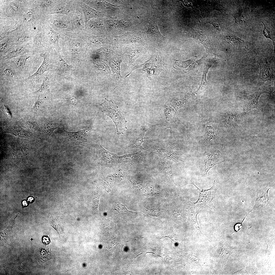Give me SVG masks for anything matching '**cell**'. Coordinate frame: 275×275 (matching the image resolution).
Here are the masks:
<instances>
[{"mask_svg":"<svg viewBox=\"0 0 275 275\" xmlns=\"http://www.w3.org/2000/svg\"><path fill=\"white\" fill-rule=\"evenodd\" d=\"M100 105L103 108L102 112L111 118L115 123L117 134H123L127 129V122L123 114L118 109V107L112 101H109L106 99Z\"/></svg>","mask_w":275,"mask_h":275,"instance_id":"cell-1","label":"cell"},{"mask_svg":"<svg viewBox=\"0 0 275 275\" xmlns=\"http://www.w3.org/2000/svg\"><path fill=\"white\" fill-rule=\"evenodd\" d=\"M166 65V63L159 57L157 50L144 64L133 68L131 73L135 69L141 68L143 71L146 73L147 77L151 80L152 78L159 74Z\"/></svg>","mask_w":275,"mask_h":275,"instance_id":"cell-2","label":"cell"},{"mask_svg":"<svg viewBox=\"0 0 275 275\" xmlns=\"http://www.w3.org/2000/svg\"><path fill=\"white\" fill-rule=\"evenodd\" d=\"M96 155L95 160L102 165L112 166L119 164V156L109 152L104 148L100 145L99 140L96 142Z\"/></svg>","mask_w":275,"mask_h":275,"instance_id":"cell-3","label":"cell"},{"mask_svg":"<svg viewBox=\"0 0 275 275\" xmlns=\"http://www.w3.org/2000/svg\"><path fill=\"white\" fill-rule=\"evenodd\" d=\"M43 59V61L36 72L31 75L29 76L25 80L31 84L38 81L42 76L45 72L49 70L50 68V61L49 52L46 51L40 54Z\"/></svg>","mask_w":275,"mask_h":275,"instance_id":"cell-4","label":"cell"},{"mask_svg":"<svg viewBox=\"0 0 275 275\" xmlns=\"http://www.w3.org/2000/svg\"><path fill=\"white\" fill-rule=\"evenodd\" d=\"M62 134L76 145L85 146L88 143L86 130H84L75 132H70L62 130Z\"/></svg>","mask_w":275,"mask_h":275,"instance_id":"cell-5","label":"cell"},{"mask_svg":"<svg viewBox=\"0 0 275 275\" xmlns=\"http://www.w3.org/2000/svg\"><path fill=\"white\" fill-rule=\"evenodd\" d=\"M158 145V146H155L152 149V151L153 152L163 158L174 161H182L178 155L172 148L164 146Z\"/></svg>","mask_w":275,"mask_h":275,"instance_id":"cell-6","label":"cell"},{"mask_svg":"<svg viewBox=\"0 0 275 275\" xmlns=\"http://www.w3.org/2000/svg\"><path fill=\"white\" fill-rule=\"evenodd\" d=\"M259 64L260 67L259 77V83L263 84L266 81L271 80L272 75L270 64L266 59L260 60L259 61Z\"/></svg>","mask_w":275,"mask_h":275,"instance_id":"cell-7","label":"cell"},{"mask_svg":"<svg viewBox=\"0 0 275 275\" xmlns=\"http://www.w3.org/2000/svg\"><path fill=\"white\" fill-rule=\"evenodd\" d=\"M202 59H201L195 61V59L192 58L183 61L176 60L175 62L173 67L176 69L182 70L186 72V71L198 67L201 63Z\"/></svg>","mask_w":275,"mask_h":275,"instance_id":"cell-8","label":"cell"},{"mask_svg":"<svg viewBox=\"0 0 275 275\" xmlns=\"http://www.w3.org/2000/svg\"><path fill=\"white\" fill-rule=\"evenodd\" d=\"M65 41L67 42L71 54L73 57H76L81 54L83 42V40L79 38H72L66 37Z\"/></svg>","mask_w":275,"mask_h":275,"instance_id":"cell-9","label":"cell"},{"mask_svg":"<svg viewBox=\"0 0 275 275\" xmlns=\"http://www.w3.org/2000/svg\"><path fill=\"white\" fill-rule=\"evenodd\" d=\"M144 159V155L141 152L119 156V164H126L130 165L140 163Z\"/></svg>","mask_w":275,"mask_h":275,"instance_id":"cell-10","label":"cell"},{"mask_svg":"<svg viewBox=\"0 0 275 275\" xmlns=\"http://www.w3.org/2000/svg\"><path fill=\"white\" fill-rule=\"evenodd\" d=\"M194 31L196 37L205 47L207 52L209 54L213 53V50L211 43L208 36L204 31L194 29Z\"/></svg>","mask_w":275,"mask_h":275,"instance_id":"cell-11","label":"cell"},{"mask_svg":"<svg viewBox=\"0 0 275 275\" xmlns=\"http://www.w3.org/2000/svg\"><path fill=\"white\" fill-rule=\"evenodd\" d=\"M80 5L85 16L86 24L91 19L102 16L101 12L94 9L84 2H80Z\"/></svg>","mask_w":275,"mask_h":275,"instance_id":"cell-12","label":"cell"},{"mask_svg":"<svg viewBox=\"0 0 275 275\" xmlns=\"http://www.w3.org/2000/svg\"><path fill=\"white\" fill-rule=\"evenodd\" d=\"M158 168L163 177L170 183H174L172 168L169 163L165 161H160Z\"/></svg>","mask_w":275,"mask_h":275,"instance_id":"cell-13","label":"cell"},{"mask_svg":"<svg viewBox=\"0 0 275 275\" xmlns=\"http://www.w3.org/2000/svg\"><path fill=\"white\" fill-rule=\"evenodd\" d=\"M263 93L259 89L257 91L249 96L247 98L246 105L248 111L253 108L260 110V107L258 103V99Z\"/></svg>","mask_w":275,"mask_h":275,"instance_id":"cell-14","label":"cell"},{"mask_svg":"<svg viewBox=\"0 0 275 275\" xmlns=\"http://www.w3.org/2000/svg\"><path fill=\"white\" fill-rule=\"evenodd\" d=\"M0 76L1 79L8 81H13L18 79L13 69L7 65L1 68Z\"/></svg>","mask_w":275,"mask_h":275,"instance_id":"cell-15","label":"cell"},{"mask_svg":"<svg viewBox=\"0 0 275 275\" xmlns=\"http://www.w3.org/2000/svg\"><path fill=\"white\" fill-rule=\"evenodd\" d=\"M146 33L149 37L153 39L163 40L165 38L160 33L157 24L154 21H151L149 23Z\"/></svg>","mask_w":275,"mask_h":275,"instance_id":"cell-16","label":"cell"},{"mask_svg":"<svg viewBox=\"0 0 275 275\" xmlns=\"http://www.w3.org/2000/svg\"><path fill=\"white\" fill-rule=\"evenodd\" d=\"M270 188L268 187L261 188L257 194L255 205L257 207L263 206L268 204L269 202V198L268 195V191Z\"/></svg>","mask_w":275,"mask_h":275,"instance_id":"cell-17","label":"cell"},{"mask_svg":"<svg viewBox=\"0 0 275 275\" xmlns=\"http://www.w3.org/2000/svg\"><path fill=\"white\" fill-rule=\"evenodd\" d=\"M85 3H87L90 5L94 8L99 9H114L118 6L114 5L108 3L106 1L102 0L85 1Z\"/></svg>","mask_w":275,"mask_h":275,"instance_id":"cell-18","label":"cell"},{"mask_svg":"<svg viewBox=\"0 0 275 275\" xmlns=\"http://www.w3.org/2000/svg\"><path fill=\"white\" fill-rule=\"evenodd\" d=\"M30 57L28 55H23L13 58L12 62L18 70L22 71L26 69L27 61Z\"/></svg>","mask_w":275,"mask_h":275,"instance_id":"cell-19","label":"cell"},{"mask_svg":"<svg viewBox=\"0 0 275 275\" xmlns=\"http://www.w3.org/2000/svg\"><path fill=\"white\" fill-rule=\"evenodd\" d=\"M71 23L74 28L78 30H82L85 28V23L83 16L80 11L75 12L71 20Z\"/></svg>","mask_w":275,"mask_h":275,"instance_id":"cell-20","label":"cell"},{"mask_svg":"<svg viewBox=\"0 0 275 275\" xmlns=\"http://www.w3.org/2000/svg\"><path fill=\"white\" fill-rule=\"evenodd\" d=\"M28 50L23 46L17 47L3 57V60H8L22 55Z\"/></svg>","mask_w":275,"mask_h":275,"instance_id":"cell-21","label":"cell"},{"mask_svg":"<svg viewBox=\"0 0 275 275\" xmlns=\"http://www.w3.org/2000/svg\"><path fill=\"white\" fill-rule=\"evenodd\" d=\"M47 34L50 41L53 44L55 48L57 50L59 51L60 49L59 41V39L61 38L60 33L55 31L52 28L49 26L47 30Z\"/></svg>","mask_w":275,"mask_h":275,"instance_id":"cell-22","label":"cell"},{"mask_svg":"<svg viewBox=\"0 0 275 275\" xmlns=\"http://www.w3.org/2000/svg\"><path fill=\"white\" fill-rule=\"evenodd\" d=\"M145 50V48L142 46H136L131 49L128 55V66L131 65L136 59L144 52Z\"/></svg>","mask_w":275,"mask_h":275,"instance_id":"cell-23","label":"cell"},{"mask_svg":"<svg viewBox=\"0 0 275 275\" xmlns=\"http://www.w3.org/2000/svg\"><path fill=\"white\" fill-rule=\"evenodd\" d=\"M57 125L50 121H47L43 124V132L45 136L49 138L53 131L57 128Z\"/></svg>","mask_w":275,"mask_h":275,"instance_id":"cell-24","label":"cell"},{"mask_svg":"<svg viewBox=\"0 0 275 275\" xmlns=\"http://www.w3.org/2000/svg\"><path fill=\"white\" fill-rule=\"evenodd\" d=\"M122 61L120 59H114L110 62L112 71L116 77L118 79L122 78L120 73V65Z\"/></svg>","mask_w":275,"mask_h":275,"instance_id":"cell-25","label":"cell"},{"mask_svg":"<svg viewBox=\"0 0 275 275\" xmlns=\"http://www.w3.org/2000/svg\"><path fill=\"white\" fill-rule=\"evenodd\" d=\"M216 155H210L206 156L205 158L204 162L205 163V169L206 174L209 170L214 165L218 164V160H217Z\"/></svg>","mask_w":275,"mask_h":275,"instance_id":"cell-26","label":"cell"},{"mask_svg":"<svg viewBox=\"0 0 275 275\" xmlns=\"http://www.w3.org/2000/svg\"><path fill=\"white\" fill-rule=\"evenodd\" d=\"M225 38L228 43L231 45H238L249 43L232 34L227 35Z\"/></svg>","mask_w":275,"mask_h":275,"instance_id":"cell-27","label":"cell"},{"mask_svg":"<svg viewBox=\"0 0 275 275\" xmlns=\"http://www.w3.org/2000/svg\"><path fill=\"white\" fill-rule=\"evenodd\" d=\"M56 58L58 65L62 71L66 73H68L71 72L72 70V66L68 65L59 54H56Z\"/></svg>","mask_w":275,"mask_h":275,"instance_id":"cell-28","label":"cell"},{"mask_svg":"<svg viewBox=\"0 0 275 275\" xmlns=\"http://www.w3.org/2000/svg\"><path fill=\"white\" fill-rule=\"evenodd\" d=\"M50 78L49 76H45L43 78L42 83L38 89L34 93H39L44 92H50Z\"/></svg>","mask_w":275,"mask_h":275,"instance_id":"cell-29","label":"cell"},{"mask_svg":"<svg viewBox=\"0 0 275 275\" xmlns=\"http://www.w3.org/2000/svg\"><path fill=\"white\" fill-rule=\"evenodd\" d=\"M49 221L50 226L56 230L60 236L63 232V229L58 217H54L51 215Z\"/></svg>","mask_w":275,"mask_h":275,"instance_id":"cell-30","label":"cell"},{"mask_svg":"<svg viewBox=\"0 0 275 275\" xmlns=\"http://www.w3.org/2000/svg\"><path fill=\"white\" fill-rule=\"evenodd\" d=\"M70 12V7L68 5L65 4L57 5L52 10V13H59L68 15Z\"/></svg>","mask_w":275,"mask_h":275,"instance_id":"cell-31","label":"cell"},{"mask_svg":"<svg viewBox=\"0 0 275 275\" xmlns=\"http://www.w3.org/2000/svg\"><path fill=\"white\" fill-rule=\"evenodd\" d=\"M8 131V132L21 137L27 138L29 136L27 132L19 127L11 128Z\"/></svg>","mask_w":275,"mask_h":275,"instance_id":"cell-32","label":"cell"},{"mask_svg":"<svg viewBox=\"0 0 275 275\" xmlns=\"http://www.w3.org/2000/svg\"><path fill=\"white\" fill-rule=\"evenodd\" d=\"M145 133V131L142 132L139 136L132 142L130 145V147L132 148H138L146 150L142 146L143 142L145 141L143 140V138Z\"/></svg>","mask_w":275,"mask_h":275,"instance_id":"cell-33","label":"cell"},{"mask_svg":"<svg viewBox=\"0 0 275 275\" xmlns=\"http://www.w3.org/2000/svg\"><path fill=\"white\" fill-rule=\"evenodd\" d=\"M100 195V190L97 189L94 194L92 205L93 212L96 214H98V207Z\"/></svg>","mask_w":275,"mask_h":275,"instance_id":"cell-34","label":"cell"},{"mask_svg":"<svg viewBox=\"0 0 275 275\" xmlns=\"http://www.w3.org/2000/svg\"><path fill=\"white\" fill-rule=\"evenodd\" d=\"M128 179L131 183L134 189L136 191H140L143 187V184L129 175H127Z\"/></svg>","mask_w":275,"mask_h":275,"instance_id":"cell-35","label":"cell"},{"mask_svg":"<svg viewBox=\"0 0 275 275\" xmlns=\"http://www.w3.org/2000/svg\"><path fill=\"white\" fill-rule=\"evenodd\" d=\"M89 27L92 29L95 30H100L103 27V22L99 19H97L91 21L89 24Z\"/></svg>","mask_w":275,"mask_h":275,"instance_id":"cell-36","label":"cell"},{"mask_svg":"<svg viewBox=\"0 0 275 275\" xmlns=\"http://www.w3.org/2000/svg\"><path fill=\"white\" fill-rule=\"evenodd\" d=\"M207 23H209L212 25L218 31H223L224 27L221 23L215 18L211 19L207 21Z\"/></svg>","mask_w":275,"mask_h":275,"instance_id":"cell-37","label":"cell"},{"mask_svg":"<svg viewBox=\"0 0 275 275\" xmlns=\"http://www.w3.org/2000/svg\"><path fill=\"white\" fill-rule=\"evenodd\" d=\"M53 24L56 27L61 29H66L68 27L67 22L64 19H55L53 21Z\"/></svg>","mask_w":275,"mask_h":275,"instance_id":"cell-38","label":"cell"},{"mask_svg":"<svg viewBox=\"0 0 275 275\" xmlns=\"http://www.w3.org/2000/svg\"><path fill=\"white\" fill-rule=\"evenodd\" d=\"M116 208L117 211H118V212L119 213H124L128 215H134L136 214L135 212L128 210L124 204L120 203H118Z\"/></svg>","mask_w":275,"mask_h":275,"instance_id":"cell-39","label":"cell"},{"mask_svg":"<svg viewBox=\"0 0 275 275\" xmlns=\"http://www.w3.org/2000/svg\"><path fill=\"white\" fill-rule=\"evenodd\" d=\"M261 22L263 23L264 25V28L263 31V33L264 36L266 38H268L271 39L272 41L274 46V51L273 55L272 58L273 59L275 53V41L273 37L272 34L270 31L267 28V27L265 25L264 23L262 21Z\"/></svg>","mask_w":275,"mask_h":275,"instance_id":"cell-40","label":"cell"},{"mask_svg":"<svg viewBox=\"0 0 275 275\" xmlns=\"http://www.w3.org/2000/svg\"><path fill=\"white\" fill-rule=\"evenodd\" d=\"M88 41L94 44H102L105 43L104 40L102 38L95 36H90L88 38Z\"/></svg>","mask_w":275,"mask_h":275,"instance_id":"cell-41","label":"cell"},{"mask_svg":"<svg viewBox=\"0 0 275 275\" xmlns=\"http://www.w3.org/2000/svg\"><path fill=\"white\" fill-rule=\"evenodd\" d=\"M24 122V125L28 128L33 130H39L38 124L36 122L29 120L25 121Z\"/></svg>","mask_w":275,"mask_h":275,"instance_id":"cell-42","label":"cell"},{"mask_svg":"<svg viewBox=\"0 0 275 275\" xmlns=\"http://www.w3.org/2000/svg\"><path fill=\"white\" fill-rule=\"evenodd\" d=\"M10 49L9 43L7 42H3L0 44L1 56L4 54L8 51Z\"/></svg>","mask_w":275,"mask_h":275,"instance_id":"cell-43","label":"cell"},{"mask_svg":"<svg viewBox=\"0 0 275 275\" xmlns=\"http://www.w3.org/2000/svg\"><path fill=\"white\" fill-rule=\"evenodd\" d=\"M236 23L239 24H241L245 22V17L240 12L236 13L233 16Z\"/></svg>","mask_w":275,"mask_h":275,"instance_id":"cell-44","label":"cell"},{"mask_svg":"<svg viewBox=\"0 0 275 275\" xmlns=\"http://www.w3.org/2000/svg\"><path fill=\"white\" fill-rule=\"evenodd\" d=\"M43 102V100L40 99L39 96L38 97L35 98L34 105L33 108V110L34 111H37L40 108Z\"/></svg>","mask_w":275,"mask_h":275,"instance_id":"cell-45","label":"cell"},{"mask_svg":"<svg viewBox=\"0 0 275 275\" xmlns=\"http://www.w3.org/2000/svg\"><path fill=\"white\" fill-rule=\"evenodd\" d=\"M117 177H120L124 176L125 175H127V173L126 169L125 168H121L118 169L115 174Z\"/></svg>","mask_w":275,"mask_h":275,"instance_id":"cell-46","label":"cell"},{"mask_svg":"<svg viewBox=\"0 0 275 275\" xmlns=\"http://www.w3.org/2000/svg\"><path fill=\"white\" fill-rule=\"evenodd\" d=\"M67 102L72 104H75L76 103V100L75 97L74 96L70 95L66 98Z\"/></svg>","mask_w":275,"mask_h":275,"instance_id":"cell-47","label":"cell"},{"mask_svg":"<svg viewBox=\"0 0 275 275\" xmlns=\"http://www.w3.org/2000/svg\"><path fill=\"white\" fill-rule=\"evenodd\" d=\"M52 1L51 0H43L41 3V5L43 7H46L50 6L52 3Z\"/></svg>","mask_w":275,"mask_h":275,"instance_id":"cell-48","label":"cell"},{"mask_svg":"<svg viewBox=\"0 0 275 275\" xmlns=\"http://www.w3.org/2000/svg\"><path fill=\"white\" fill-rule=\"evenodd\" d=\"M110 52V50L108 48L104 47L98 49L97 50L98 53L99 54H107L109 53Z\"/></svg>","mask_w":275,"mask_h":275,"instance_id":"cell-49","label":"cell"},{"mask_svg":"<svg viewBox=\"0 0 275 275\" xmlns=\"http://www.w3.org/2000/svg\"><path fill=\"white\" fill-rule=\"evenodd\" d=\"M118 24L121 26L123 28L128 27L130 24V22L128 21L120 20L118 21Z\"/></svg>","mask_w":275,"mask_h":275,"instance_id":"cell-50","label":"cell"},{"mask_svg":"<svg viewBox=\"0 0 275 275\" xmlns=\"http://www.w3.org/2000/svg\"><path fill=\"white\" fill-rule=\"evenodd\" d=\"M245 217L244 218L241 223H237L234 226V229L237 232L238 231L243 227L242 225V223Z\"/></svg>","mask_w":275,"mask_h":275,"instance_id":"cell-51","label":"cell"},{"mask_svg":"<svg viewBox=\"0 0 275 275\" xmlns=\"http://www.w3.org/2000/svg\"><path fill=\"white\" fill-rule=\"evenodd\" d=\"M25 18L28 19H30L33 17L34 15L32 12L29 11L25 13Z\"/></svg>","mask_w":275,"mask_h":275,"instance_id":"cell-52","label":"cell"},{"mask_svg":"<svg viewBox=\"0 0 275 275\" xmlns=\"http://www.w3.org/2000/svg\"><path fill=\"white\" fill-rule=\"evenodd\" d=\"M42 242L45 244H47L50 242V240L49 237L47 236H44L42 238Z\"/></svg>","mask_w":275,"mask_h":275,"instance_id":"cell-53","label":"cell"},{"mask_svg":"<svg viewBox=\"0 0 275 275\" xmlns=\"http://www.w3.org/2000/svg\"><path fill=\"white\" fill-rule=\"evenodd\" d=\"M4 110L6 114L8 116L11 118L12 116L11 113L9 108L6 106H4Z\"/></svg>","mask_w":275,"mask_h":275,"instance_id":"cell-54","label":"cell"},{"mask_svg":"<svg viewBox=\"0 0 275 275\" xmlns=\"http://www.w3.org/2000/svg\"><path fill=\"white\" fill-rule=\"evenodd\" d=\"M25 40V38L23 36H21L18 38L17 42L19 44H21L24 42Z\"/></svg>","mask_w":275,"mask_h":275,"instance_id":"cell-55","label":"cell"},{"mask_svg":"<svg viewBox=\"0 0 275 275\" xmlns=\"http://www.w3.org/2000/svg\"><path fill=\"white\" fill-rule=\"evenodd\" d=\"M10 6L15 10H17L18 9V7L17 5L14 3H11Z\"/></svg>","mask_w":275,"mask_h":275,"instance_id":"cell-56","label":"cell"},{"mask_svg":"<svg viewBox=\"0 0 275 275\" xmlns=\"http://www.w3.org/2000/svg\"><path fill=\"white\" fill-rule=\"evenodd\" d=\"M22 203H23V205H27L26 202L25 201H23V202H22Z\"/></svg>","mask_w":275,"mask_h":275,"instance_id":"cell-57","label":"cell"},{"mask_svg":"<svg viewBox=\"0 0 275 275\" xmlns=\"http://www.w3.org/2000/svg\"><path fill=\"white\" fill-rule=\"evenodd\" d=\"M33 199V198L32 197H30L28 199V200L29 201H31Z\"/></svg>","mask_w":275,"mask_h":275,"instance_id":"cell-58","label":"cell"}]
</instances>
